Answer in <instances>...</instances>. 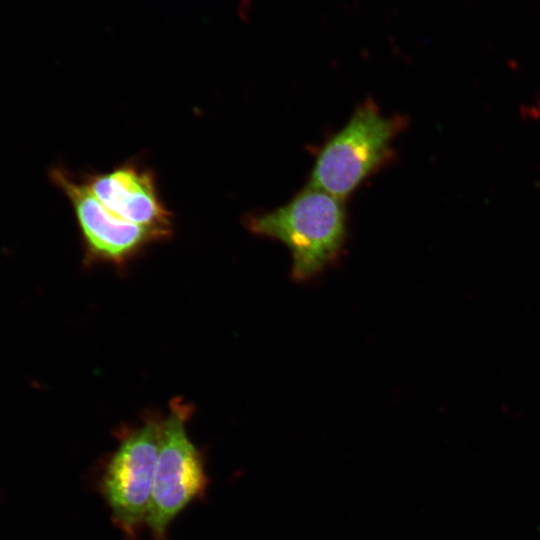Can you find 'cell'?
Returning a JSON list of instances; mask_svg holds the SVG:
<instances>
[{"label":"cell","mask_w":540,"mask_h":540,"mask_svg":"<svg viewBox=\"0 0 540 540\" xmlns=\"http://www.w3.org/2000/svg\"><path fill=\"white\" fill-rule=\"evenodd\" d=\"M48 177L72 207L87 262L122 265L149 244L171 236L116 217L95 197L82 176L77 178L63 166L51 167Z\"/></svg>","instance_id":"obj_5"},{"label":"cell","mask_w":540,"mask_h":540,"mask_svg":"<svg viewBox=\"0 0 540 540\" xmlns=\"http://www.w3.org/2000/svg\"><path fill=\"white\" fill-rule=\"evenodd\" d=\"M253 234L280 241L292 256V276L306 280L336 260L347 236L345 200L307 185L288 203L272 211L249 214Z\"/></svg>","instance_id":"obj_1"},{"label":"cell","mask_w":540,"mask_h":540,"mask_svg":"<svg viewBox=\"0 0 540 540\" xmlns=\"http://www.w3.org/2000/svg\"><path fill=\"white\" fill-rule=\"evenodd\" d=\"M407 124L405 116H387L372 98L366 99L320 150L308 185L345 200L388 161L393 140Z\"/></svg>","instance_id":"obj_2"},{"label":"cell","mask_w":540,"mask_h":540,"mask_svg":"<svg viewBox=\"0 0 540 540\" xmlns=\"http://www.w3.org/2000/svg\"><path fill=\"white\" fill-rule=\"evenodd\" d=\"M161 424L162 421L147 420L125 434L101 480V492L113 521L129 537L135 536L148 512Z\"/></svg>","instance_id":"obj_4"},{"label":"cell","mask_w":540,"mask_h":540,"mask_svg":"<svg viewBox=\"0 0 540 540\" xmlns=\"http://www.w3.org/2000/svg\"><path fill=\"white\" fill-rule=\"evenodd\" d=\"M187 409L174 406L162 421L159 454L145 523L155 540H165L171 521L203 495L207 476L200 452L186 431Z\"/></svg>","instance_id":"obj_3"},{"label":"cell","mask_w":540,"mask_h":540,"mask_svg":"<svg viewBox=\"0 0 540 540\" xmlns=\"http://www.w3.org/2000/svg\"><path fill=\"white\" fill-rule=\"evenodd\" d=\"M81 176L116 217L172 235V213L161 199L155 173L149 167L131 159L109 171Z\"/></svg>","instance_id":"obj_6"}]
</instances>
